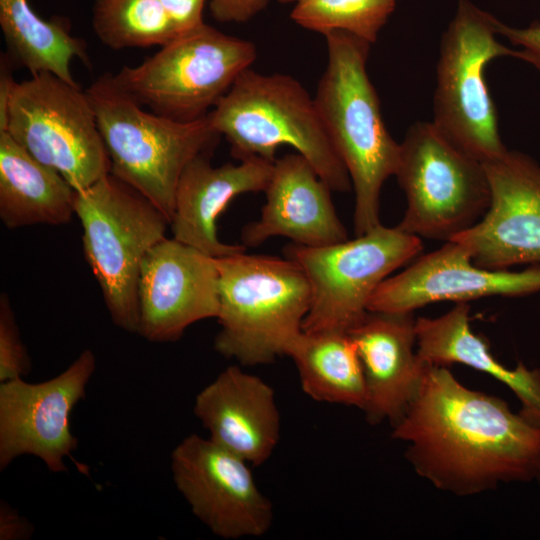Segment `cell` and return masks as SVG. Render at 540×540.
I'll return each instance as SVG.
<instances>
[{"label": "cell", "instance_id": "29", "mask_svg": "<svg viewBox=\"0 0 540 540\" xmlns=\"http://www.w3.org/2000/svg\"><path fill=\"white\" fill-rule=\"evenodd\" d=\"M270 0H209L211 15L222 23H244L262 12Z\"/></svg>", "mask_w": 540, "mask_h": 540}, {"label": "cell", "instance_id": "16", "mask_svg": "<svg viewBox=\"0 0 540 540\" xmlns=\"http://www.w3.org/2000/svg\"><path fill=\"white\" fill-rule=\"evenodd\" d=\"M537 292H540V265H530L522 271L483 268L473 262L463 245L449 240L384 280L373 293L368 311L413 313L434 302L459 303Z\"/></svg>", "mask_w": 540, "mask_h": 540}, {"label": "cell", "instance_id": "34", "mask_svg": "<svg viewBox=\"0 0 540 540\" xmlns=\"http://www.w3.org/2000/svg\"><path fill=\"white\" fill-rule=\"evenodd\" d=\"M535 479H537L538 482H539V484H540V467H539V470H538V472H537V475H536V478H535Z\"/></svg>", "mask_w": 540, "mask_h": 540}, {"label": "cell", "instance_id": "19", "mask_svg": "<svg viewBox=\"0 0 540 540\" xmlns=\"http://www.w3.org/2000/svg\"><path fill=\"white\" fill-rule=\"evenodd\" d=\"M193 411L213 442L258 466L280 439V413L272 387L239 366H229L206 385Z\"/></svg>", "mask_w": 540, "mask_h": 540}, {"label": "cell", "instance_id": "28", "mask_svg": "<svg viewBox=\"0 0 540 540\" xmlns=\"http://www.w3.org/2000/svg\"><path fill=\"white\" fill-rule=\"evenodd\" d=\"M497 32L513 45L520 47L516 50V58L527 62L540 72V21H534L524 28H517L498 20Z\"/></svg>", "mask_w": 540, "mask_h": 540}, {"label": "cell", "instance_id": "7", "mask_svg": "<svg viewBox=\"0 0 540 540\" xmlns=\"http://www.w3.org/2000/svg\"><path fill=\"white\" fill-rule=\"evenodd\" d=\"M257 57L254 43L202 25L181 33L136 66L113 74L140 105L178 121L206 116Z\"/></svg>", "mask_w": 540, "mask_h": 540}, {"label": "cell", "instance_id": "5", "mask_svg": "<svg viewBox=\"0 0 540 540\" xmlns=\"http://www.w3.org/2000/svg\"><path fill=\"white\" fill-rule=\"evenodd\" d=\"M221 326L214 348L222 356L253 366L286 355L303 331L311 287L289 258L246 251L216 258Z\"/></svg>", "mask_w": 540, "mask_h": 540}, {"label": "cell", "instance_id": "18", "mask_svg": "<svg viewBox=\"0 0 540 540\" xmlns=\"http://www.w3.org/2000/svg\"><path fill=\"white\" fill-rule=\"evenodd\" d=\"M413 313L372 312L353 327L351 336L364 373V412L371 424L402 417L416 396L426 367L414 347Z\"/></svg>", "mask_w": 540, "mask_h": 540}, {"label": "cell", "instance_id": "26", "mask_svg": "<svg viewBox=\"0 0 540 540\" xmlns=\"http://www.w3.org/2000/svg\"><path fill=\"white\" fill-rule=\"evenodd\" d=\"M398 0H297L290 17L300 27L324 36L346 31L370 44L377 40Z\"/></svg>", "mask_w": 540, "mask_h": 540}, {"label": "cell", "instance_id": "30", "mask_svg": "<svg viewBox=\"0 0 540 540\" xmlns=\"http://www.w3.org/2000/svg\"><path fill=\"white\" fill-rule=\"evenodd\" d=\"M168 13L178 35L204 22L203 9L208 0H159Z\"/></svg>", "mask_w": 540, "mask_h": 540}, {"label": "cell", "instance_id": "1", "mask_svg": "<svg viewBox=\"0 0 540 540\" xmlns=\"http://www.w3.org/2000/svg\"><path fill=\"white\" fill-rule=\"evenodd\" d=\"M392 437L407 443L418 475L457 496L530 481L540 467V429L503 399L464 386L447 366L427 365Z\"/></svg>", "mask_w": 540, "mask_h": 540}, {"label": "cell", "instance_id": "20", "mask_svg": "<svg viewBox=\"0 0 540 540\" xmlns=\"http://www.w3.org/2000/svg\"><path fill=\"white\" fill-rule=\"evenodd\" d=\"M209 156L207 153L196 157L184 169L169 226L176 240L218 258L246 251L244 245L221 242L216 222L237 196L265 191L274 162L249 157L239 164L214 167Z\"/></svg>", "mask_w": 540, "mask_h": 540}, {"label": "cell", "instance_id": "24", "mask_svg": "<svg viewBox=\"0 0 540 540\" xmlns=\"http://www.w3.org/2000/svg\"><path fill=\"white\" fill-rule=\"evenodd\" d=\"M0 27L14 64L31 75L48 72L77 84L71 62H88L86 44L71 34L66 20L40 17L28 0H0Z\"/></svg>", "mask_w": 540, "mask_h": 540}, {"label": "cell", "instance_id": "25", "mask_svg": "<svg viewBox=\"0 0 540 540\" xmlns=\"http://www.w3.org/2000/svg\"><path fill=\"white\" fill-rule=\"evenodd\" d=\"M92 27L97 38L114 50L161 47L178 36L159 0H95Z\"/></svg>", "mask_w": 540, "mask_h": 540}, {"label": "cell", "instance_id": "32", "mask_svg": "<svg viewBox=\"0 0 540 540\" xmlns=\"http://www.w3.org/2000/svg\"><path fill=\"white\" fill-rule=\"evenodd\" d=\"M14 62L8 53H2L0 58V132L6 130L7 113L11 95L16 81L13 78Z\"/></svg>", "mask_w": 540, "mask_h": 540}, {"label": "cell", "instance_id": "8", "mask_svg": "<svg viewBox=\"0 0 540 540\" xmlns=\"http://www.w3.org/2000/svg\"><path fill=\"white\" fill-rule=\"evenodd\" d=\"M395 176L407 202L397 227L419 238L452 240L476 224L490 204L484 164L433 122L408 128Z\"/></svg>", "mask_w": 540, "mask_h": 540}, {"label": "cell", "instance_id": "6", "mask_svg": "<svg viewBox=\"0 0 540 540\" xmlns=\"http://www.w3.org/2000/svg\"><path fill=\"white\" fill-rule=\"evenodd\" d=\"M75 214L82 227L85 259L114 325L137 333L142 262L166 238L169 221L111 172L77 192Z\"/></svg>", "mask_w": 540, "mask_h": 540}, {"label": "cell", "instance_id": "12", "mask_svg": "<svg viewBox=\"0 0 540 540\" xmlns=\"http://www.w3.org/2000/svg\"><path fill=\"white\" fill-rule=\"evenodd\" d=\"M251 464L210 438L190 434L173 449V481L192 513L216 536L260 537L273 522L270 500L258 488Z\"/></svg>", "mask_w": 540, "mask_h": 540}, {"label": "cell", "instance_id": "22", "mask_svg": "<svg viewBox=\"0 0 540 540\" xmlns=\"http://www.w3.org/2000/svg\"><path fill=\"white\" fill-rule=\"evenodd\" d=\"M77 191L7 132H0V219L9 229L69 223Z\"/></svg>", "mask_w": 540, "mask_h": 540}, {"label": "cell", "instance_id": "13", "mask_svg": "<svg viewBox=\"0 0 540 540\" xmlns=\"http://www.w3.org/2000/svg\"><path fill=\"white\" fill-rule=\"evenodd\" d=\"M95 368V355L86 349L49 380L0 382V470L23 455L38 457L51 472L67 470L64 459L78 447L71 413L85 398Z\"/></svg>", "mask_w": 540, "mask_h": 540}, {"label": "cell", "instance_id": "31", "mask_svg": "<svg viewBox=\"0 0 540 540\" xmlns=\"http://www.w3.org/2000/svg\"><path fill=\"white\" fill-rule=\"evenodd\" d=\"M33 533V524L8 503L1 501L0 540H27Z\"/></svg>", "mask_w": 540, "mask_h": 540}, {"label": "cell", "instance_id": "27", "mask_svg": "<svg viewBox=\"0 0 540 540\" xmlns=\"http://www.w3.org/2000/svg\"><path fill=\"white\" fill-rule=\"evenodd\" d=\"M31 369L13 310L6 294L0 298V382L23 378Z\"/></svg>", "mask_w": 540, "mask_h": 540}, {"label": "cell", "instance_id": "9", "mask_svg": "<svg viewBox=\"0 0 540 540\" xmlns=\"http://www.w3.org/2000/svg\"><path fill=\"white\" fill-rule=\"evenodd\" d=\"M497 23L470 1H459L441 39L434 94L432 122L483 164L508 150L485 79V68L493 59L516 54L497 40Z\"/></svg>", "mask_w": 540, "mask_h": 540}, {"label": "cell", "instance_id": "23", "mask_svg": "<svg viewBox=\"0 0 540 540\" xmlns=\"http://www.w3.org/2000/svg\"><path fill=\"white\" fill-rule=\"evenodd\" d=\"M286 355L294 361L302 389L309 397L364 410V373L349 333L302 331Z\"/></svg>", "mask_w": 540, "mask_h": 540}, {"label": "cell", "instance_id": "2", "mask_svg": "<svg viewBox=\"0 0 540 540\" xmlns=\"http://www.w3.org/2000/svg\"><path fill=\"white\" fill-rule=\"evenodd\" d=\"M328 61L314 97L330 141L355 192L354 230L362 235L380 223V193L395 175L400 143L383 120L366 63L370 43L346 31L325 35Z\"/></svg>", "mask_w": 540, "mask_h": 540}, {"label": "cell", "instance_id": "4", "mask_svg": "<svg viewBox=\"0 0 540 540\" xmlns=\"http://www.w3.org/2000/svg\"><path fill=\"white\" fill-rule=\"evenodd\" d=\"M209 118L239 160L260 157L274 162L278 148L287 145L308 160L332 191L352 187L314 98L290 75L245 70Z\"/></svg>", "mask_w": 540, "mask_h": 540}, {"label": "cell", "instance_id": "21", "mask_svg": "<svg viewBox=\"0 0 540 540\" xmlns=\"http://www.w3.org/2000/svg\"><path fill=\"white\" fill-rule=\"evenodd\" d=\"M469 310L467 302H459L439 317L417 318L419 357L427 364L460 363L492 376L516 395L521 404L520 415L540 429V369H528L521 361L515 368L500 363L487 342L472 331Z\"/></svg>", "mask_w": 540, "mask_h": 540}, {"label": "cell", "instance_id": "14", "mask_svg": "<svg viewBox=\"0 0 540 540\" xmlns=\"http://www.w3.org/2000/svg\"><path fill=\"white\" fill-rule=\"evenodd\" d=\"M484 166L489 207L476 224L452 240L483 268L540 265V164L525 153L507 150Z\"/></svg>", "mask_w": 540, "mask_h": 540}, {"label": "cell", "instance_id": "11", "mask_svg": "<svg viewBox=\"0 0 540 540\" xmlns=\"http://www.w3.org/2000/svg\"><path fill=\"white\" fill-rule=\"evenodd\" d=\"M4 132L77 192L111 172L86 90L52 73L16 82Z\"/></svg>", "mask_w": 540, "mask_h": 540}, {"label": "cell", "instance_id": "10", "mask_svg": "<svg viewBox=\"0 0 540 540\" xmlns=\"http://www.w3.org/2000/svg\"><path fill=\"white\" fill-rule=\"evenodd\" d=\"M422 249L421 238L382 224L335 244L286 246L285 256L302 268L311 287L303 331L348 333L368 313L380 284Z\"/></svg>", "mask_w": 540, "mask_h": 540}, {"label": "cell", "instance_id": "3", "mask_svg": "<svg viewBox=\"0 0 540 540\" xmlns=\"http://www.w3.org/2000/svg\"><path fill=\"white\" fill-rule=\"evenodd\" d=\"M106 147L111 173L151 203L170 222L176 188L187 165L211 153L220 135L209 113L178 121L146 111L115 81L99 76L86 89Z\"/></svg>", "mask_w": 540, "mask_h": 540}, {"label": "cell", "instance_id": "15", "mask_svg": "<svg viewBox=\"0 0 540 540\" xmlns=\"http://www.w3.org/2000/svg\"><path fill=\"white\" fill-rule=\"evenodd\" d=\"M218 282L215 257L164 238L142 262L137 333L150 342H174L190 325L217 318Z\"/></svg>", "mask_w": 540, "mask_h": 540}, {"label": "cell", "instance_id": "33", "mask_svg": "<svg viewBox=\"0 0 540 540\" xmlns=\"http://www.w3.org/2000/svg\"><path fill=\"white\" fill-rule=\"evenodd\" d=\"M277 1H279L281 3H291V2L295 3L297 0H277Z\"/></svg>", "mask_w": 540, "mask_h": 540}, {"label": "cell", "instance_id": "17", "mask_svg": "<svg viewBox=\"0 0 540 540\" xmlns=\"http://www.w3.org/2000/svg\"><path fill=\"white\" fill-rule=\"evenodd\" d=\"M331 191L301 154H286L276 159L264 191L266 202L261 216L243 228V245L256 247L274 236L310 247L347 240Z\"/></svg>", "mask_w": 540, "mask_h": 540}]
</instances>
